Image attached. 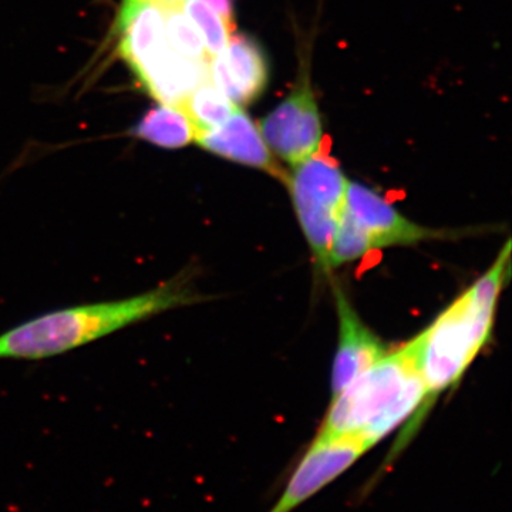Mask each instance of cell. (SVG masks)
<instances>
[{
    "label": "cell",
    "mask_w": 512,
    "mask_h": 512,
    "mask_svg": "<svg viewBox=\"0 0 512 512\" xmlns=\"http://www.w3.org/2000/svg\"><path fill=\"white\" fill-rule=\"evenodd\" d=\"M192 281L194 272L183 271L131 298L43 313L0 335V360L37 362L62 356L128 326L207 301Z\"/></svg>",
    "instance_id": "6da1fadb"
},
{
    "label": "cell",
    "mask_w": 512,
    "mask_h": 512,
    "mask_svg": "<svg viewBox=\"0 0 512 512\" xmlns=\"http://www.w3.org/2000/svg\"><path fill=\"white\" fill-rule=\"evenodd\" d=\"M510 262L511 242L507 241L493 266L417 336V359L426 399L404 440L406 446L420 429V420L433 406V400L457 384L490 340Z\"/></svg>",
    "instance_id": "7a4b0ae2"
},
{
    "label": "cell",
    "mask_w": 512,
    "mask_h": 512,
    "mask_svg": "<svg viewBox=\"0 0 512 512\" xmlns=\"http://www.w3.org/2000/svg\"><path fill=\"white\" fill-rule=\"evenodd\" d=\"M426 399L417 359V339L387 352L375 365L356 377L338 396L318 434L359 437L367 448L409 421L390 457L399 456Z\"/></svg>",
    "instance_id": "3957f363"
},
{
    "label": "cell",
    "mask_w": 512,
    "mask_h": 512,
    "mask_svg": "<svg viewBox=\"0 0 512 512\" xmlns=\"http://www.w3.org/2000/svg\"><path fill=\"white\" fill-rule=\"evenodd\" d=\"M292 167L285 183L291 192L296 217L316 264L323 272H329L330 245L345 210L348 178L323 146L318 153Z\"/></svg>",
    "instance_id": "277c9868"
},
{
    "label": "cell",
    "mask_w": 512,
    "mask_h": 512,
    "mask_svg": "<svg viewBox=\"0 0 512 512\" xmlns=\"http://www.w3.org/2000/svg\"><path fill=\"white\" fill-rule=\"evenodd\" d=\"M367 451L369 448L359 437L318 434L268 512L295 511L343 476Z\"/></svg>",
    "instance_id": "5b68a950"
},
{
    "label": "cell",
    "mask_w": 512,
    "mask_h": 512,
    "mask_svg": "<svg viewBox=\"0 0 512 512\" xmlns=\"http://www.w3.org/2000/svg\"><path fill=\"white\" fill-rule=\"evenodd\" d=\"M275 157L291 165L318 153L323 146L322 121L311 83L303 80L259 126Z\"/></svg>",
    "instance_id": "8992f818"
},
{
    "label": "cell",
    "mask_w": 512,
    "mask_h": 512,
    "mask_svg": "<svg viewBox=\"0 0 512 512\" xmlns=\"http://www.w3.org/2000/svg\"><path fill=\"white\" fill-rule=\"evenodd\" d=\"M345 211L363 232L372 251L419 244L443 235L410 221L379 192L360 183L349 181Z\"/></svg>",
    "instance_id": "52a82bcc"
},
{
    "label": "cell",
    "mask_w": 512,
    "mask_h": 512,
    "mask_svg": "<svg viewBox=\"0 0 512 512\" xmlns=\"http://www.w3.org/2000/svg\"><path fill=\"white\" fill-rule=\"evenodd\" d=\"M210 79L237 106L254 103L269 82L264 50L252 37L231 35L224 52L210 60Z\"/></svg>",
    "instance_id": "ba28073f"
},
{
    "label": "cell",
    "mask_w": 512,
    "mask_h": 512,
    "mask_svg": "<svg viewBox=\"0 0 512 512\" xmlns=\"http://www.w3.org/2000/svg\"><path fill=\"white\" fill-rule=\"evenodd\" d=\"M335 295L339 343L333 360L332 397L338 396L387 353L382 340L363 323L342 289L336 288Z\"/></svg>",
    "instance_id": "9c48e42d"
},
{
    "label": "cell",
    "mask_w": 512,
    "mask_h": 512,
    "mask_svg": "<svg viewBox=\"0 0 512 512\" xmlns=\"http://www.w3.org/2000/svg\"><path fill=\"white\" fill-rule=\"evenodd\" d=\"M195 141L208 153L225 158L232 163L265 171L284 183L288 178L284 168L279 165L274 154L266 146L259 128L239 107L221 126L198 133Z\"/></svg>",
    "instance_id": "30bf717a"
},
{
    "label": "cell",
    "mask_w": 512,
    "mask_h": 512,
    "mask_svg": "<svg viewBox=\"0 0 512 512\" xmlns=\"http://www.w3.org/2000/svg\"><path fill=\"white\" fill-rule=\"evenodd\" d=\"M148 93L165 104L181 107L198 86L210 82V62H197L165 46L134 70Z\"/></svg>",
    "instance_id": "8fae6325"
},
{
    "label": "cell",
    "mask_w": 512,
    "mask_h": 512,
    "mask_svg": "<svg viewBox=\"0 0 512 512\" xmlns=\"http://www.w3.org/2000/svg\"><path fill=\"white\" fill-rule=\"evenodd\" d=\"M117 28L120 55L133 70L167 46L163 8L156 0H124Z\"/></svg>",
    "instance_id": "7c38bea8"
},
{
    "label": "cell",
    "mask_w": 512,
    "mask_h": 512,
    "mask_svg": "<svg viewBox=\"0 0 512 512\" xmlns=\"http://www.w3.org/2000/svg\"><path fill=\"white\" fill-rule=\"evenodd\" d=\"M131 134L165 150H178L195 141V127L185 111L165 104L147 111Z\"/></svg>",
    "instance_id": "4fadbf2b"
},
{
    "label": "cell",
    "mask_w": 512,
    "mask_h": 512,
    "mask_svg": "<svg viewBox=\"0 0 512 512\" xmlns=\"http://www.w3.org/2000/svg\"><path fill=\"white\" fill-rule=\"evenodd\" d=\"M163 8L165 40L175 53L197 62H210L204 39L195 23L192 22L178 0H165Z\"/></svg>",
    "instance_id": "5bb4252c"
},
{
    "label": "cell",
    "mask_w": 512,
    "mask_h": 512,
    "mask_svg": "<svg viewBox=\"0 0 512 512\" xmlns=\"http://www.w3.org/2000/svg\"><path fill=\"white\" fill-rule=\"evenodd\" d=\"M237 107V104L232 103L210 80L198 86L184 101L181 109L191 120L197 136L201 131L221 126L232 116Z\"/></svg>",
    "instance_id": "9a60e30c"
},
{
    "label": "cell",
    "mask_w": 512,
    "mask_h": 512,
    "mask_svg": "<svg viewBox=\"0 0 512 512\" xmlns=\"http://www.w3.org/2000/svg\"><path fill=\"white\" fill-rule=\"evenodd\" d=\"M178 3H180L185 15L200 30L211 59L224 52L225 47L228 45L229 37L234 32V30L229 28L227 22L217 12L201 3L200 0H178Z\"/></svg>",
    "instance_id": "2e32d148"
},
{
    "label": "cell",
    "mask_w": 512,
    "mask_h": 512,
    "mask_svg": "<svg viewBox=\"0 0 512 512\" xmlns=\"http://www.w3.org/2000/svg\"><path fill=\"white\" fill-rule=\"evenodd\" d=\"M208 8L217 12L232 30H235L234 3L232 0H201Z\"/></svg>",
    "instance_id": "e0dca14e"
},
{
    "label": "cell",
    "mask_w": 512,
    "mask_h": 512,
    "mask_svg": "<svg viewBox=\"0 0 512 512\" xmlns=\"http://www.w3.org/2000/svg\"><path fill=\"white\" fill-rule=\"evenodd\" d=\"M156 2L163 3V2H165V0H156Z\"/></svg>",
    "instance_id": "ac0fdd59"
}]
</instances>
